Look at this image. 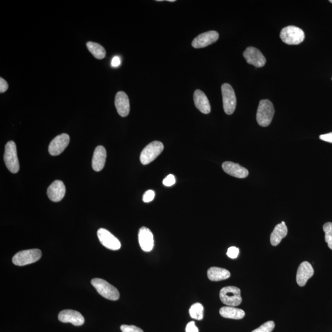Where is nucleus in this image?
Here are the masks:
<instances>
[{"instance_id": "1", "label": "nucleus", "mask_w": 332, "mask_h": 332, "mask_svg": "<svg viewBox=\"0 0 332 332\" xmlns=\"http://www.w3.org/2000/svg\"><path fill=\"white\" fill-rule=\"evenodd\" d=\"M91 284L103 298L111 301L119 300L120 294L118 289L105 280L94 278L92 280Z\"/></svg>"}, {"instance_id": "2", "label": "nucleus", "mask_w": 332, "mask_h": 332, "mask_svg": "<svg viewBox=\"0 0 332 332\" xmlns=\"http://www.w3.org/2000/svg\"><path fill=\"white\" fill-rule=\"evenodd\" d=\"M275 111L273 103L268 100H262L259 103L257 113L258 124L267 127L273 120Z\"/></svg>"}, {"instance_id": "3", "label": "nucleus", "mask_w": 332, "mask_h": 332, "mask_svg": "<svg viewBox=\"0 0 332 332\" xmlns=\"http://www.w3.org/2000/svg\"><path fill=\"white\" fill-rule=\"evenodd\" d=\"M282 42L287 45H296L300 44L305 39V34L298 27L290 26L282 29L280 34Z\"/></svg>"}, {"instance_id": "4", "label": "nucleus", "mask_w": 332, "mask_h": 332, "mask_svg": "<svg viewBox=\"0 0 332 332\" xmlns=\"http://www.w3.org/2000/svg\"><path fill=\"white\" fill-rule=\"evenodd\" d=\"M42 255L41 250L37 249L22 250L14 255L12 262L19 266L30 265L39 261Z\"/></svg>"}, {"instance_id": "5", "label": "nucleus", "mask_w": 332, "mask_h": 332, "mask_svg": "<svg viewBox=\"0 0 332 332\" xmlns=\"http://www.w3.org/2000/svg\"><path fill=\"white\" fill-rule=\"evenodd\" d=\"M220 298L228 306H238L242 303L241 290L235 286L223 288L220 292Z\"/></svg>"}, {"instance_id": "6", "label": "nucleus", "mask_w": 332, "mask_h": 332, "mask_svg": "<svg viewBox=\"0 0 332 332\" xmlns=\"http://www.w3.org/2000/svg\"><path fill=\"white\" fill-rule=\"evenodd\" d=\"M4 159L6 167L11 173L18 172L20 170V163L18 158L16 144L14 141H8L5 145Z\"/></svg>"}, {"instance_id": "7", "label": "nucleus", "mask_w": 332, "mask_h": 332, "mask_svg": "<svg viewBox=\"0 0 332 332\" xmlns=\"http://www.w3.org/2000/svg\"><path fill=\"white\" fill-rule=\"evenodd\" d=\"M164 145L158 141L149 143L143 149L140 154V161L143 165H148L156 159L164 150Z\"/></svg>"}, {"instance_id": "8", "label": "nucleus", "mask_w": 332, "mask_h": 332, "mask_svg": "<svg viewBox=\"0 0 332 332\" xmlns=\"http://www.w3.org/2000/svg\"><path fill=\"white\" fill-rule=\"evenodd\" d=\"M222 94L225 113L228 115H232L236 107V97L235 91L230 84H223Z\"/></svg>"}, {"instance_id": "9", "label": "nucleus", "mask_w": 332, "mask_h": 332, "mask_svg": "<svg viewBox=\"0 0 332 332\" xmlns=\"http://www.w3.org/2000/svg\"><path fill=\"white\" fill-rule=\"evenodd\" d=\"M97 236L100 243L106 248L112 250L120 249L121 244L118 238L104 228H100L97 231Z\"/></svg>"}, {"instance_id": "10", "label": "nucleus", "mask_w": 332, "mask_h": 332, "mask_svg": "<svg viewBox=\"0 0 332 332\" xmlns=\"http://www.w3.org/2000/svg\"><path fill=\"white\" fill-rule=\"evenodd\" d=\"M70 137L66 134L57 136L51 141L48 151L51 156H56L63 153L65 148L69 145Z\"/></svg>"}, {"instance_id": "11", "label": "nucleus", "mask_w": 332, "mask_h": 332, "mask_svg": "<svg viewBox=\"0 0 332 332\" xmlns=\"http://www.w3.org/2000/svg\"><path fill=\"white\" fill-rule=\"evenodd\" d=\"M243 56L247 63L256 67H262L266 64V60L262 52L252 46L246 49Z\"/></svg>"}, {"instance_id": "12", "label": "nucleus", "mask_w": 332, "mask_h": 332, "mask_svg": "<svg viewBox=\"0 0 332 332\" xmlns=\"http://www.w3.org/2000/svg\"><path fill=\"white\" fill-rule=\"evenodd\" d=\"M219 38V34L216 31H211L203 33L192 41V45L195 48H203L213 44Z\"/></svg>"}, {"instance_id": "13", "label": "nucleus", "mask_w": 332, "mask_h": 332, "mask_svg": "<svg viewBox=\"0 0 332 332\" xmlns=\"http://www.w3.org/2000/svg\"><path fill=\"white\" fill-rule=\"evenodd\" d=\"M58 319L62 323H70L75 326H81L84 323V318L81 313L70 309H65L60 312Z\"/></svg>"}, {"instance_id": "14", "label": "nucleus", "mask_w": 332, "mask_h": 332, "mask_svg": "<svg viewBox=\"0 0 332 332\" xmlns=\"http://www.w3.org/2000/svg\"><path fill=\"white\" fill-rule=\"evenodd\" d=\"M66 189L64 182L56 180L54 181L47 190V194L50 200L53 202H59L64 197Z\"/></svg>"}, {"instance_id": "15", "label": "nucleus", "mask_w": 332, "mask_h": 332, "mask_svg": "<svg viewBox=\"0 0 332 332\" xmlns=\"http://www.w3.org/2000/svg\"><path fill=\"white\" fill-rule=\"evenodd\" d=\"M138 241L143 251L149 252L154 247V236L149 228L143 227L141 228L138 233Z\"/></svg>"}, {"instance_id": "16", "label": "nucleus", "mask_w": 332, "mask_h": 332, "mask_svg": "<svg viewBox=\"0 0 332 332\" xmlns=\"http://www.w3.org/2000/svg\"><path fill=\"white\" fill-rule=\"evenodd\" d=\"M314 274V268L311 263L308 262L302 263L299 266L297 274H296V282L299 286H305L307 281L313 276Z\"/></svg>"}, {"instance_id": "17", "label": "nucleus", "mask_w": 332, "mask_h": 332, "mask_svg": "<svg viewBox=\"0 0 332 332\" xmlns=\"http://www.w3.org/2000/svg\"><path fill=\"white\" fill-rule=\"evenodd\" d=\"M115 106L119 115L126 117L130 112V102L129 97L123 91H119L115 97Z\"/></svg>"}, {"instance_id": "18", "label": "nucleus", "mask_w": 332, "mask_h": 332, "mask_svg": "<svg viewBox=\"0 0 332 332\" xmlns=\"http://www.w3.org/2000/svg\"><path fill=\"white\" fill-rule=\"evenodd\" d=\"M222 168L226 173L237 178H246L249 175V171L246 168L232 162L223 163Z\"/></svg>"}, {"instance_id": "19", "label": "nucleus", "mask_w": 332, "mask_h": 332, "mask_svg": "<svg viewBox=\"0 0 332 332\" xmlns=\"http://www.w3.org/2000/svg\"><path fill=\"white\" fill-rule=\"evenodd\" d=\"M193 100L195 107L199 111L204 114H209L211 112V105L209 103L208 97L201 90H196L193 94Z\"/></svg>"}, {"instance_id": "20", "label": "nucleus", "mask_w": 332, "mask_h": 332, "mask_svg": "<svg viewBox=\"0 0 332 332\" xmlns=\"http://www.w3.org/2000/svg\"><path fill=\"white\" fill-rule=\"evenodd\" d=\"M106 159H107V151L103 146H98L95 149L92 157V165L93 170L100 171L104 168Z\"/></svg>"}, {"instance_id": "21", "label": "nucleus", "mask_w": 332, "mask_h": 332, "mask_svg": "<svg viewBox=\"0 0 332 332\" xmlns=\"http://www.w3.org/2000/svg\"><path fill=\"white\" fill-rule=\"evenodd\" d=\"M288 233V229L285 222H282L281 224L277 225L272 232L270 241L272 246H277L281 243L282 239L286 237Z\"/></svg>"}, {"instance_id": "22", "label": "nucleus", "mask_w": 332, "mask_h": 332, "mask_svg": "<svg viewBox=\"0 0 332 332\" xmlns=\"http://www.w3.org/2000/svg\"><path fill=\"white\" fill-rule=\"evenodd\" d=\"M220 314L226 319L240 320L245 316V312L241 309L235 307L226 306L220 309Z\"/></svg>"}, {"instance_id": "23", "label": "nucleus", "mask_w": 332, "mask_h": 332, "mask_svg": "<svg viewBox=\"0 0 332 332\" xmlns=\"http://www.w3.org/2000/svg\"><path fill=\"white\" fill-rule=\"evenodd\" d=\"M230 276V271L224 268L212 267L208 271V279L211 281H223L229 278Z\"/></svg>"}, {"instance_id": "24", "label": "nucleus", "mask_w": 332, "mask_h": 332, "mask_svg": "<svg viewBox=\"0 0 332 332\" xmlns=\"http://www.w3.org/2000/svg\"><path fill=\"white\" fill-rule=\"evenodd\" d=\"M86 46L90 53L96 59H102L105 58L106 56L105 48L102 45L99 44V43L89 42L87 43Z\"/></svg>"}, {"instance_id": "25", "label": "nucleus", "mask_w": 332, "mask_h": 332, "mask_svg": "<svg viewBox=\"0 0 332 332\" xmlns=\"http://www.w3.org/2000/svg\"><path fill=\"white\" fill-rule=\"evenodd\" d=\"M190 317L193 319L201 320L203 319L204 307L200 303L193 304L189 309Z\"/></svg>"}, {"instance_id": "26", "label": "nucleus", "mask_w": 332, "mask_h": 332, "mask_svg": "<svg viewBox=\"0 0 332 332\" xmlns=\"http://www.w3.org/2000/svg\"><path fill=\"white\" fill-rule=\"evenodd\" d=\"M323 231L325 233V239L328 244L329 248L332 250V223H326L323 227Z\"/></svg>"}, {"instance_id": "27", "label": "nucleus", "mask_w": 332, "mask_h": 332, "mask_svg": "<svg viewBox=\"0 0 332 332\" xmlns=\"http://www.w3.org/2000/svg\"><path fill=\"white\" fill-rule=\"evenodd\" d=\"M274 328L275 323L273 321H269L252 332H272Z\"/></svg>"}, {"instance_id": "28", "label": "nucleus", "mask_w": 332, "mask_h": 332, "mask_svg": "<svg viewBox=\"0 0 332 332\" xmlns=\"http://www.w3.org/2000/svg\"><path fill=\"white\" fill-rule=\"evenodd\" d=\"M122 332H144L141 328L134 325H122L121 326Z\"/></svg>"}, {"instance_id": "29", "label": "nucleus", "mask_w": 332, "mask_h": 332, "mask_svg": "<svg viewBox=\"0 0 332 332\" xmlns=\"http://www.w3.org/2000/svg\"><path fill=\"white\" fill-rule=\"evenodd\" d=\"M155 197V192L153 190H149L144 193L143 201L145 203H149L154 200Z\"/></svg>"}, {"instance_id": "30", "label": "nucleus", "mask_w": 332, "mask_h": 332, "mask_svg": "<svg viewBox=\"0 0 332 332\" xmlns=\"http://www.w3.org/2000/svg\"><path fill=\"white\" fill-rule=\"evenodd\" d=\"M239 250L236 247H231L228 249L227 255L228 257L235 259L239 255Z\"/></svg>"}, {"instance_id": "31", "label": "nucleus", "mask_w": 332, "mask_h": 332, "mask_svg": "<svg viewBox=\"0 0 332 332\" xmlns=\"http://www.w3.org/2000/svg\"><path fill=\"white\" fill-rule=\"evenodd\" d=\"M176 183V178L173 174H169L163 181V184L165 186H172Z\"/></svg>"}, {"instance_id": "32", "label": "nucleus", "mask_w": 332, "mask_h": 332, "mask_svg": "<svg viewBox=\"0 0 332 332\" xmlns=\"http://www.w3.org/2000/svg\"><path fill=\"white\" fill-rule=\"evenodd\" d=\"M186 332H199L198 328L197 327V326L195 325L194 322H190L188 323L186 328Z\"/></svg>"}, {"instance_id": "33", "label": "nucleus", "mask_w": 332, "mask_h": 332, "mask_svg": "<svg viewBox=\"0 0 332 332\" xmlns=\"http://www.w3.org/2000/svg\"><path fill=\"white\" fill-rule=\"evenodd\" d=\"M8 89V84L6 81L3 79L0 78V92L4 93Z\"/></svg>"}, {"instance_id": "34", "label": "nucleus", "mask_w": 332, "mask_h": 332, "mask_svg": "<svg viewBox=\"0 0 332 332\" xmlns=\"http://www.w3.org/2000/svg\"><path fill=\"white\" fill-rule=\"evenodd\" d=\"M111 66L113 67H118L121 64V59L119 56H115L111 60Z\"/></svg>"}, {"instance_id": "35", "label": "nucleus", "mask_w": 332, "mask_h": 332, "mask_svg": "<svg viewBox=\"0 0 332 332\" xmlns=\"http://www.w3.org/2000/svg\"><path fill=\"white\" fill-rule=\"evenodd\" d=\"M320 139L326 142L332 143V132L329 134L321 135L320 136Z\"/></svg>"}, {"instance_id": "36", "label": "nucleus", "mask_w": 332, "mask_h": 332, "mask_svg": "<svg viewBox=\"0 0 332 332\" xmlns=\"http://www.w3.org/2000/svg\"><path fill=\"white\" fill-rule=\"evenodd\" d=\"M168 2H175V0H168Z\"/></svg>"}, {"instance_id": "37", "label": "nucleus", "mask_w": 332, "mask_h": 332, "mask_svg": "<svg viewBox=\"0 0 332 332\" xmlns=\"http://www.w3.org/2000/svg\"><path fill=\"white\" fill-rule=\"evenodd\" d=\"M330 2L332 3V0H330Z\"/></svg>"}]
</instances>
